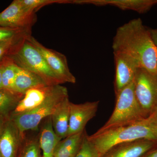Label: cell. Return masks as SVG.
Listing matches in <instances>:
<instances>
[{"label": "cell", "mask_w": 157, "mask_h": 157, "mask_svg": "<svg viewBox=\"0 0 157 157\" xmlns=\"http://www.w3.org/2000/svg\"><path fill=\"white\" fill-rule=\"evenodd\" d=\"M112 48L113 52L129 55L139 62L141 67L157 74V48L140 18L132 19L117 29Z\"/></svg>", "instance_id": "obj_1"}, {"label": "cell", "mask_w": 157, "mask_h": 157, "mask_svg": "<svg viewBox=\"0 0 157 157\" xmlns=\"http://www.w3.org/2000/svg\"><path fill=\"white\" fill-rule=\"evenodd\" d=\"M88 138L102 157L118 144L141 139L157 140V129L151 125L145 118L135 123L97 131L93 135H88Z\"/></svg>", "instance_id": "obj_2"}, {"label": "cell", "mask_w": 157, "mask_h": 157, "mask_svg": "<svg viewBox=\"0 0 157 157\" xmlns=\"http://www.w3.org/2000/svg\"><path fill=\"white\" fill-rule=\"evenodd\" d=\"M29 36L24 37L14 45L6 58L10 59L19 67L40 76L48 86L62 84L40 52L29 41Z\"/></svg>", "instance_id": "obj_3"}, {"label": "cell", "mask_w": 157, "mask_h": 157, "mask_svg": "<svg viewBox=\"0 0 157 157\" xmlns=\"http://www.w3.org/2000/svg\"><path fill=\"white\" fill-rule=\"evenodd\" d=\"M115 96L114 110L98 132L135 123L145 118L135 95L134 81Z\"/></svg>", "instance_id": "obj_4"}, {"label": "cell", "mask_w": 157, "mask_h": 157, "mask_svg": "<svg viewBox=\"0 0 157 157\" xmlns=\"http://www.w3.org/2000/svg\"><path fill=\"white\" fill-rule=\"evenodd\" d=\"M69 97L68 90L61 85L54 86L53 89L44 102L29 112L13 116V121L23 136L29 130H35L42 121L52 115L55 110L66 98Z\"/></svg>", "instance_id": "obj_5"}, {"label": "cell", "mask_w": 157, "mask_h": 157, "mask_svg": "<svg viewBox=\"0 0 157 157\" xmlns=\"http://www.w3.org/2000/svg\"><path fill=\"white\" fill-rule=\"evenodd\" d=\"M135 95L144 117L157 107V73L138 68L134 80Z\"/></svg>", "instance_id": "obj_6"}, {"label": "cell", "mask_w": 157, "mask_h": 157, "mask_svg": "<svg viewBox=\"0 0 157 157\" xmlns=\"http://www.w3.org/2000/svg\"><path fill=\"white\" fill-rule=\"evenodd\" d=\"M27 38L40 52L51 70L62 83H76V78L70 72L67 58L63 54L46 48L31 35Z\"/></svg>", "instance_id": "obj_7"}, {"label": "cell", "mask_w": 157, "mask_h": 157, "mask_svg": "<svg viewBox=\"0 0 157 157\" xmlns=\"http://www.w3.org/2000/svg\"><path fill=\"white\" fill-rule=\"evenodd\" d=\"M36 21L35 13L27 11L20 0H14L0 13V27L31 30Z\"/></svg>", "instance_id": "obj_8"}, {"label": "cell", "mask_w": 157, "mask_h": 157, "mask_svg": "<svg viewBox=\"0 0 157 157\" xmlns=\"http://www.w3.org/2000/svg\"><path fill=\"white\" fill-rule=\"evenodd\" d=\"M115 65L114 82L115 95L135 80L139 62L129 55L123 52H113Z\"/></svg>", "instance_id": "obj_9"}, {"label": "cell", "mask_w": 157, "mask_h": 157, "mask_svg": "<svg viewBox=\"0 0 157 157\" xmlns=\"http://www.w3.org/2000/svg\"><path fill=\"white\" fill-rule=\"evenodd\" d=\"M100 101L75 104L70 102L67 136L83 132L86 124L96 115Z\"/></svg>", "instance_id": "obj_10"}, {"label": "cell", "mask_w": 157, "mask_h": 157, "mask_svg": "<svg viewBox=\"0 0 157 157\" xmlns=\"http://www.w3.org/2000/svg\"><path fill=\"white\" fill-rule=\"evenodd\" d=\"M157 147V140L141 139L118 144L101 157H141Z\"/></svg>", "instance_id": "obj_11"}, {"label": "cell", "mask_w": 157, "mask_h": 157, "mask_svg": "<svg viewBox=\"0 0 157 157\" xmlns=\"http://www.w3.org/2000/svg\"><path fill=\"white\" fill-rule=\"evenodd\" d=\"M24 138L13 121L8 120L0 137V153L2 157H17Z\"/></svg>", "instance_id": "obj_12"}, {"label": "cell", "mask_w": 157, "mask_h": 157, "mask_svg": "<svg viewBox=\"0 0 157 157\" xmlns=\"http://www.w3.org/2000/svg\"><path fill=\"white\" fill-rule=\"evenodd\" d=\"M53 86H46L29 90L18 102L10 117L29 112L36 108L44 102L51 92Z\"/></svg>", "instance_id": "obj_13"}, {"label": "cell", "mask_w": 157, "mask_h": 157, "mask_svg": "<svg viewBox=\"0 0 157 157\" xmlns=\"http://www.w3.org/2000/svg\"><path fill=\"white\" fill-rule=\"evenodd\" d=\"M70 103L69 97H67L50 116L54 131L61 140L64 139L67 135L70 120Z\"/></svg>", "instance_id": "obj_14"}, {"label": "cell", "mask_w": 157, "mask_h": 157, "mask_svg": "<svg viewBox=\"0 0 157 157\" xmlns=\"http://www.w3.org/2000/svg\"><path fill=\"white\" fill-rule=\"evenodd\" d=\"M93 5L113 6L122 10H132L144 13L157 5V0H94Z\"/></svg>", "instance_id": "obj_15"}, {"label": "cell", "mask_w": 157, "mask_h": 157, "mask_svg": "<svg viewBox=\"0 0 157 157\" xmlns=\"http://www.w3.org/2000/svg\"><path fill=\"white\" fill-rule=\"evenodd\" d=\"M61 140L54 131L51 117L45 119L39 137V145L42 152V157H54L55 149Z\"/></svg>", "instance_id": "obj_16"}, {"label": "cell", "mask_w": 157, "mask_h": 157, "mask_svg": "<svg viewBox=\"0 0 157 157\" xmlns=\"http://www.w3.org/2000/svg\"><path fill=\"white\" fill-rule=\"evenodd\" d=\"M18 67V66H17ZM48 86L40 76L28 70L17 67L14 91L24 95L29 90Z\"/></svg>", "instance_id": "obj_17"}, {"label": "cell", "mask_w": 157, "mask_h": 157, "mask_svg": "<svg viewBox=\"0 0 157 157\" xmlns=\"http://www.w3.org/2000/svg\"><path fill=\"white\" fill-rule=\"evenodd\" d=\"M86 132L85 130L60 140L55 149L54 157H76L81 147Z\"/></svg>", "instance_id": "obj_18"}, {"label": "cell", "mask_w": 157, "mask_h": 157, "mask_svg": "<svg viewBox=\"0 0 157 157\" xmlns=\"http://www.w3.org/2000/svg\"><path fill=\"white\" fill-rule=\"evenodd\" d=\"M24 95L13 91L0 89V116L10 118Z\"/></svg>", "instance_id": "obj_19"}, {"label": "cell", "mask_w": 157, "mask_h": 157, "mask_svg": "<svg viewBox=\"0 0 157 157\" xmlns=\"http://www.w3.org/2000/svg\"><path fill=\"white\" fill-rule=\"evenodd\" d=\"M17 67V65L8 58L3 61L2 78L3 89L15 92L14 83Z\"/></svg>", "instance_id": "obj_20"}, {"label": "cell", "mask_w": 157, "mask_h": 157, "mask_svg": "<svg viewBox=\"0 0 157 157\" xmlns=\"http://www.w3.org/2000/svg\"><path fill=\"white\" fill-rule=\"evenodd\" d=\"M39 138L27 140L21 147L17 157H42Z\"/></svg>", "instance_id": "obj_21"}, {"label": "cell", "mask_w": 157, "mask_h": 157, "mask_svg": "<svg viewBox=\"0 0 157 157\" xmlns=\"http://www.w3.org/2000/svg\"><path fill=\"white\" fill-rule=\"evenodd\" d=\"M23 7L27 11L35 13L43 6L50 4H68L67 0H20Z\"/></svg>", "instance_id": "obj_22"}, {"label": "cell", "mask_w": 157, "mask_h": 157, "mask_svg": "<svg viewBox=\"0 0 157 157\" xmlns=\"http://www.w3.org/2000/svg\"><path fill=\"white\" fill-rule=\"evenodd\" d=\"M101 156L95 146L89 139L88 135L86 132L81 147L76 157H101Z\"/></svg>", "instance_id": "obj_23"}, {"label": "cell", "mask_w": 157, "mask_h": 157, "mask_svg": "<svg viewBox=\"0 0 157 157\" xmlns=\"http://www.w3.org/2000/svg\"><path fill=\"white\" fill-rule=\"evenodd\" d=\"M28 35L19 36L12 39L0 41V63L7 57L14 45L22 38Z\"/></svg>", "instance_id": "obj_24"}, {"label": "cell", "mask_w": 157, "mask_h": 157, "mask_svg": "<svg viewBox=\"0 0 157 157\" xmlns=\"http://www.w3.org/2000/svg\"><path fill=\"white\" fill-rule=\"evenodd\" d=\"M31 30L0 27V41L12 39L24 35H31Z\"/></svg>", "instance_id": "obj_25"}, {"label": "cell", "mask_w": 157, "mask_h": 157, "mask_svg": "<svg viewBox=\"0 0 157 157\" xmlns=\"http://www.w3.org/2000/svg\"><path fill=\"white\" fill-rule=\"evenodd\" d=\"M145 118L151 125L157 129V107Z\"/></svg>", "instance_id": "obj_26"}, {"label": "cell", "mask_w": 157, "mask_h": 157, "mask_svg": "<svg viewBox=\"0 0 157 157\" xmlns=\"http://www.w3.org/2000/svg\"><path fill=\"white\" fill-rule=\"evenodd\" d=\"M141 157H157V147L152 149Z\"/></svg>", "instance_id": "obj_27"}, {"label": "cell", "mask_w": 157, "mask_h": 157, "mask_svg": "<svg viewBox=\"0 0 157 157\" xmlns=\"http://www.w3.org/2000/svg\"><path fill=\"white\" fill-rule=\"evenodd\" d=\"M152 39L157 48V29H149Z\"/></svg>", "instance_id": "obj_28"}, {"label": "cell", "mask_w": 157, "mask_h": 157, "mask_svg": "<svg viewBox=\"0 0 157 157\" xmlns=\"http://www.w3.org/2000/svg\"><path fill=\"white\" fill-rule=\"evenodd\" d=\"M9 119L0 116V137H1V135H2V133L6 122Z\"/></svg>", "instance_id": "obj_29"}, {"label": "cell", "mask_w": 157, "mask_h": 157, "mask_svg": "<svg viewBox=\"0 0 157 157\" xmlns=\"http://www.w3.org/2000/svg\"><path fill=\"white\" fill-rule=\"evenodd\" d=\"M3 61L0 63V89H2V70Z\"/></svg>", "instance_id": "obj_30"}, {"label": "cell", "mask_w": 157, "mask_h": 157, "mask_svg": "<svg viewBox=\"0 0 157 157\" xmlns=\"http://www.w3.org/2000/svg\"><path fill=\"white\" fill-rule=\"evenodd\" d=\"M0 157H3L2 156V154H1V153H0Z\"/></svg>", "instance_id": "obj_31"}]
</instances>
